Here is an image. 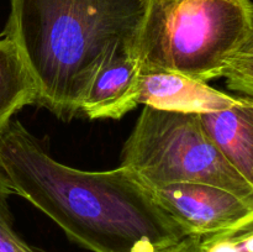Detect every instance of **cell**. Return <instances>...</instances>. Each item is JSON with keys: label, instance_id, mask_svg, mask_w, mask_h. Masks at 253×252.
Here are the masks:
<instances>
[{"label": "cell", "instance_id": "obj_1", "mask_svg": "<svg viewBox=\"0 0 253 252\" xmlns=\"http://www.w3.org/2000/svg\"><path fill=\"white\" fill-rule=\"evenodd\" d=\"M0 180L93 252H163L184 235L127 167L88 172L57 162L19 120L0 137Z\"/></svg>", "mask_w": 253, "mask_h": 252}, {"label": "cell", "instance_id": "obj_2", "mask_svg": "<svg viewBox=\"0 0 253 252\" xmlns=\"http://www.w3.org/2000/svg\"><path fill=\"white\" fill-rule=\"evenodd\" d=\"M150 0H10L4 35L19 51L37 104L69 121L101 64L132 51Z\"/></svg>", "mask_w": 253, "mask_h": 252}, {"label": "cell", "instance_id": "obj_3", "mask_svg": "<svg viewBox=\"0 0 253 252\" xmlns=\"http://www.w3.org/2000/svg\"><path fill=\"white\" fill-rule=\"evenodd\" d=\"M251 49V0H150L135 57L142 69L208 83Z\"/></svg>", "mask_w": 253, "mask_h": 252}, {"label": "cell", "instance_id": "obj_4", "mask_svg": "<svg viewBox=\"0 0 253 252\" xmlns=\"http://www.w3.org/2000/svg\"><path fill=\"white\" fill-rule=\"evenodd\" d=\"M121 165L151 190L177 183H205L253 200V184L215 147L199 114L143 106L124 146Z\"/></svg>", "mask_w": 253, "mask_h": 252}, {"label": "cell", "instance_id": "obj_5", "mask_svg": "<svg viewBox=\"0 0 253 252\" xmlns=\"http://www.w3.org/2000/svg\"><path fill=\"white\" fill-rule=\"evenodd\" d=\"M153 197L184 236H199L253 221V200L205 183L152 189Z\"/></svg>", "mask_w": 253, "mask_h": 252}, {"label": "cell", "instance_id": "obj_6", "mask_svg": "<svg viewBox=\"0 0 253 252\" xmlns=\"http://www.w3.org/2000/svg\"><path fill=\"white\" fill-rule=\"evenodd\" d=\"M240 98L175 72L140 68L137 104L188 114H203L236 105Z\"/></svg>", "mask_w": 253, "mask_h": 252}, {"label": "cell", "instance_id": "obj_7", "mask_svg": "<svg viewBox=\"0 0 253 252\" xmlns=\"http://www.w3.org/2000/svg\"><path fill=\"white\" fill-rule=\"evenodd\" d=\"M140 64L132 51L109 57L94 76L81 104V113L91 120L121 119L137 104Z\"/></svg>", "mask_w": 253, "mask_h": 252}, {"label": "cell", "instance_id": "obj_8", "mask_svg": "<svg viewBox=\"0 0 253 252\" xmlns=\"http://www.w3.org/2000/svg\"><path fill=\"white\" fill-rule=\"evenodd\" d=\"M200 123L221 155L253 184V101L240 96L234 106L199 114Z\"/></svg>", "mask_w": 253, "mask_h": 252}, {"label": "cell", "instance_id": "obj_9", "mask_svg": "<svg viewBox=\"0 0 253 252\" xmlns=\"http://www.w3.org/2000/svg\"><path fill=\"white\" fill-rule=\"evenodd\" d=\"M37 101V91L11 40L0 36V137L12 116Z\"/></svg>", "mask_w": 253, "mask_h": 252}, {"label": "cell", "instance_id": "obj_10", "mask_svg": "<svg viewBox=\"0 0 253 252\" xmlns=\"http://www.w3.org/2000/svg\"><path fill=\"white\" fill-rule=\"evenodd\" d=\"M189 252H253V221L199 236H185Z\"/></svg>", "mask_w": 253, "mask_h": 252}, {"label": "cell", "instance_id": "obj_11", "mask_svg": "<svg viewBox=\"0 0 253 252\" xmlns=\"http://www.w3.org/2000/svg\"><path fill=\"white\" fill-rule=\"evenodd\" d=\"M11 192L0 180V252H40L27 245L12 226L7 199Z\"/></svg>", "mask_w": 253, "mask_h": 252}, {"label": "cell", "instance_id": "obj_12", "mask_svg": "<svg viewBox=\"0 0 253 252\" xmlns=\"http://www.w3.org/2000/svg\"><path fill=\"white\" fill-rule=\"evenodd\" d=\"M224 78H226L227 85L232 90L242 93L252 98L253 95V49L237 57L227 71Z\"/></svg>", "mask_w": 253, "mask_h": 252}, {"label": "cell", "instance_id": "obj_13", "mask_svg": "<svg viewBox=\"0 0 253 252\" xmlns=\"http://www.w3.org/2000/svg\"><path fill=\"white\" fill-rule=\"evenodd\" d=\"M163 252H189V250H188L187 241H185V237L184 239L180 240L177 245H174V246H172L170 249L166 250V251H163Z\"/></svg>", "mask_w": 253, "mask_h": 252}]
</instances>
